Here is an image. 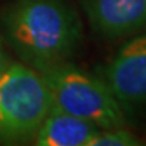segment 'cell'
<instances>
[{"label": "cell", "instance_id": "277c9868", "mask_svg": "<svg viewBox=\"0 0 146 146\" xmlns=\"http://www.w3.org/2000/svg\"><path fill=\"white\" fill-rule=\"evenodd\" d=\"M102 78L122 109L146 104V31L131 36L119 48Z\"/></svg>", "mask_w": 146, "mask_h": 146}, {"label": "cell", "instance_id": "ba28073f", "mask_svg": "<svg viewBox=\"0 0 146 146\" xmlns=\"http://www.w3.org/2000/svg\"><path fill=\"white\" fill-rule=\"evenodd\" d=\"M9 60H8V55H6V51H5V46H3V42H2V37H0V73L2 70L8 66Z\"/></svg>", "mask_w": 146, "mask_h": 146}, {"label": "cell", "instance_id": "8992f818", "mask_svg": "<svg viewBox=\"0 0 146 146\" xmlns=\"http://www.w3.org/2000/svg\"><path fill=\"white\" fill-rule=\"evenodd\" d=\"M98 130L82 118L52 108L33 140L39 146H88Z\"/></svg>", "mask_w": 146, "mask_h": 146}, {"label": "cell", "instance_id": "3957f363", "mask_svg": "<svg viewBox=\"0 0 146 146\" xmlns=\"http://www.w3.org/2000/svg\"><path fill=\"white\" fill-rule=\"evenodd\" d=\"M49 88L52 108L94 124L98 128L124 127V109L100 76L91 75L70 61L40 72Z\"/></svg>", "mask_w": 146, "mask_h": 146}, {"label": "cell", "instance_id": "7a4b0ae2", "mask_svg": "<svg viewBox=\"0 0 146 146\" xmlns=\"http://www.w3.org/2000/svg\"><path fill=\"white\" fill-rule=\"evenodd\" d=\"M51 109L42 73L23 61H9L0 73V142L33 140Z\"/></svg>", "mask_w": 146, "mask_h": 146}, {"label": "cell", "instance_id": "5b68a950", "mask_svg": "<svg viewBox=\"0 0 146 146\" xmlns=\"http://www.w3.org/2000/svg\"><path fill=\"white\" fill-rule=\"evenodd\" d=\"M91 27L106 39L131 37L146 30V0H82Z\"/></svg>", "mask_w": 146, "mask_h": 146}, {"label": "cell", "instance_id": "6da1fadb", "mask_svg": "<svg viewBox=\"0 0 146 146\" xmlns=\"http://www.w3.org/2000/svg\"><path fill=\"white\" fill-rule=\"evenodd\" d=\"M0 21L15 54L37 72L69 61L84 37L81 18L66 0H12Z\"/></svg>", "mask_w": 146, "mask_h": 146}, {"label": "cell", "instance_id": "52a82bcc", "mask_svg": "<svg viewBox=\"0 0 146 146\" xmlns=\"http://www.w3.org/2000/svg\"><path fill=\"white\" fill-rule=\"evenodd\" d=\"M140 139L124 127L100 128L91 139L88 146H139Z\"/></svg>", "mask_w": 146, "mask_h": 146}]
</instances>
